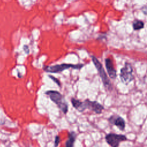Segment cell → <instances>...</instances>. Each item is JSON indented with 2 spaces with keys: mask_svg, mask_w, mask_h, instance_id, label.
I'll list each match as a JSON object with an SVG mask.
<instances>
[{
  "mask_svg": "<svg viewBox=\"0 0 147 147\" xmlns=\"http://www.w3.org/2000/svg\"><path fill=\"white\" fill-rule=\"evenodd\" d=\"M108 121L110 123L117 126L121 131L125 130L126 122L122 117L117 115H113L109 118Z\"/></svg>",
  "mask_w": 147,
  "mask_h": 147,
  "instance_id": "obj_7",
  "label": "cell"
},
{
  "mask_svg": "<svg viewBox=\"0 0 147 147\" xmlns=\"http://www.w3.org/2000/svg\"><path fill=\"white\" fill-rule=\"evenodd\" d=\"M141 10H142V13H143L145 15L147 16V6H144V7H142V9H141Z\"/></svg>",
  "mask_w": 147,
  "mask_h": 147,
  "instance_id": "obj_13",
  "label": "cell"
},
{
  "mask_svg": "<svg viewBox=\"0 0 147 147\" xmlns=\"http://www.w3.org/2000/svg\"><path fill=\"white\" fill-rule=\"evenodd\" d=\"M91 59H92V61L95 68H96V69L98 71L99 75L102 79V83L103 84V86H104L106 90L111 91L113 88V85H112V83L110 82L107 74L106 73V72L103 67L102 64L98 60V59L94 56H91Z\"/></svg>",
  "mask_w": 147,
  "mask_h": 147,
  "instance_id": "obj_3",
  "label": "cell"
},
{
  "mask_svg": "<svg viewBox=\"0 0 147 147\" xmlns=\"http://www.w3.org/2000/svg\"><path fill=\"white\" fill-rule=\"evenodd\" d=\"M71 102L73 107L79 112H83L85 110L88 109L95 114H99L102 113L104 107L97 101H92L89 99H86L83 102L72 98Z\"/></svg>",
  "mask_w": 147,
  "mask_h": 147,
  "instance_id": "obj_1",
  "label": "cell"
},
{
  "mask_svg": "<svg viewBox=\"0 0 147 147\" xmlns=\"http://www.w3.org/2000/svg\"><path fill=\"white\" fill-rule=\"evenodd\" d=\"M105 63L109 77L112 79H115L117 77V71L114 67V64L111 59L110 58L105 59Z\"/></svg>",
  "mask_w": 147,
  "mask_h": 147,
  "instance_id": "obj_8",
  "label": "cell"
},
{
  "mask_svg": "<svg viewBox=\"0 0 147 147\" xmlns=\"http://www.w3.org/2000/svg\"><path fill=\"white\" fill-rule=\"evenodd\" d=\"M132 26H133V28L134 30H140V29L144 28V22L141 20H135L132 23Z\"/></svg>",
  "mask_w": 147,
  "mask_h": 147,
  "instance_id": "obj_10",
  "label": "cell"
},
{
  "mask_svg": "<svg viewBox=\"0 0 147 147\" xmlns=\"http://www.w3.org/2000/svg\"><path fill=\"white\" fill-rule=\"evenodd\" d=\"M60 142V137L58 136H56L55 137V143H54V147H57L59 145V144Z\"/></svg>",
  "mask_w": 147,
  "mask_h": 147,
  "instance_id": "obj_12",
  "label": "cell"
},
{
  "mask_svg": "<svg viewBox=\"0 0 147 147\" xmlns=\"http://www.w3.org/2000/svg\"><path fill=\"white\" fill-rule=\"evenodd\" d=\"M45 94L47 95L49 98L53 101L60 110L64 113L66 114L68 110V105L66 102L63 96L57 91L49 90L45 92Z\"/></svg>",
  "mask_w": 147,
  "mask_h": 147,
  "instance_id": "obj_2",
  "label": "cell"
},
{
  "mask_svg": "<svg viewBox=\"0 0 147 147\" xmlns=\"http://www.w3.org/2000/svg\"><path fill=\"white\" fill-rule=\"evenodd\" d=\"M49 77L52 80H53V82H55L59 86H61V83H60V82L59 81V79H57V78H56L55 77H54V76H52V75H49Z\"/></svg>",
  "mask_w": 147,
  "mask_h": 147,
  "instance_id": "obj_11",
  "label": "cell"
},
{
  "mask_svg": "<svg viewBox=\"0 0 147 147\" xmlns=\"http://www.w3.org/2000/svg\"><path fill=\"white\" fill-rule=\"evenodd\" d=\"M76 140V134L74 131H71L68 134V137L65 144V147H74Z\"/></svg>",
  "mask_w": 147,
  "mask_h": 147,
  "instance_id": "obj_9",
  "label": "cell"
},
{
  "mask_svg": "<svg viewBox=\"0 0 147 147\" xmlns=\"http://www.w3.org/2000/svg\"><path fill=\"white\" fill-rule=\"evenodd\" d=\"M84 65L83 64H67V63H62L60 64H56L52 66H47L43 68V69L47 72L51 73H59L63 71L65 69H67L69 68H73L76 69H81Z\"/></svg>",
  "mask_w": 147,
  "mask_h": 147,
  "instance_id": "obj_4",
  "label": "cell"
},
{
  "mask_svg": "<svg viewBox=\"0 0 147 147\" xmlns=\"http://www.w3.org/2000/svg\"><path fill=\"white\" fill-rule=\"evenodd\" d=\"M105 140L111 147H118L119 144L122 141H127V138L123 134H117L110 133L106 135Z\"/></svg>",
  "mask_w": 147,
  "mask_h": 147,
  "instance_id": "obj_6",
  "label": "cell"
},
{
  "mask_svg": "<svg viewBox=\"0 0 147 147\" xmlns=\"http://www.w3.org/2000/svg\"><path fill=\"white\" fill-rule=\"evenodd\" d=\"M133 69L131 65L127 62L125 63L124 66L121 69L119 78L122 83L127 85L134 80V75H133Z\"/></svg>",
  "mask_w": 147,
  "mask_h": 147,
  "instance_id": "obj_5",
  "label": "cell"
}]
</instances>
